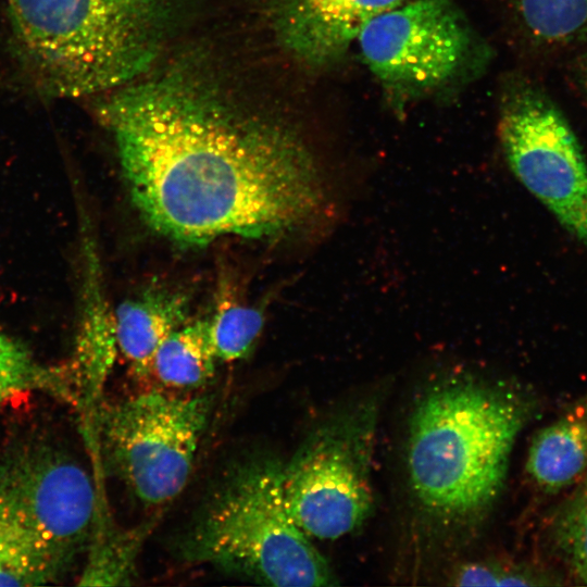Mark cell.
I'll use <instances>...</instances> for the list:
<instances>
[{
  "label": "cell",
  "instance_id": "obj_1",
  "mask_svg": "<svg viewBox=\"0 0 587 587\" xmlns=\"http://www.w3.org/2000/svg\"><path fill=\"white\" fill-rule=\"evenodd\" d=\"M107 93L98 117L134 205L164 238L277 239L323 213L324 178L299 135L208 79L178 68Z\"/></svg>",
  "mask_w": 587,
  "mask_h": 587
},
{
  "label": "cell",
  "instance_id": "obj_2",
  "mask_svg": "<svg viewBox=\"0 0 587 587\" xmlns=\"http://www.w3.org/2000/svg\"><path fill=\"white\" fill-rule=\"evenodd\" d=\"M536 411L520 387L473 378L440 383L410 421L411 489L432 516L465 523L489 509L503 488L515 440Z\"/></svg>",
  "mask_w": 587,
  "mask_h": 587
},
{
  "label": "cell",
  "instance_id": "obj_3",
  "mask_svg": "<svg viewBox=\"0 0 587 587\" xmlns=\"http://www.w3.org/2000/svg\"><path fill=\"white\" fill-rule=\"evenodd\" d=\"M14 46L46 95L82 98L134 82L157 55L147 9L115 0H8Z\"/></svg>",
  "mask_w": 587,
  "mask_h": 587
},
{
  "label": "cell",
  "instance_id": "obj_4",
  "mask_svg": "<svg viewBox=\"0 0 587 587\" xmlns=\"http://www.w3.org/2000/svg\"><path fill=\"white\" fill-rule=\"evenodd\" d=\"M280 467L268 458L235 466L184 534L183 558L263 585H336L326 559L287 510Z\"/></svg>",
  "mask_w": 587,
  "mask_h": 587
},
{
  "label": "cell",
  "instance_id": "obj_5",
  "mask_svg": "<svg viewBox=\"0 0 587 587\" xmlns=\"http://www.w3.org/2000/svg\"><path fill=\"white\" fill-rule=\"evenodd\" d=\"M377 416L374 400L349 405L311 433L282 464L287 510L310 538L338 539L369 517Z\"/></svg>",
  "mask_w": 587,
  "mask_h": 587
},
{
  "label": "cell",
  "instance_id": "obj_6",
  "mask_svg": "<svg viewBox=\"0 0 587 587\" xmlns=\"http://www.w3.org/2000/svg\"><path fill=\"white\" fill-rule=\"evenodd\" d=\"M211 408L209 396L159 391L102 405L97 449L140 502L164 504L189 479Z\"/></svg>",
  "mask_w": 587,
  "mask_h": 587
},
{
  "label": "cell",
  "instance_id": "obj_7",
  "mask_svg": "<svg viewBox=\"0 0 587 587\" xmlns=\"http://www.w3.org/2000/svg\"><path fill=\"white\" fill-rule=\"evenodd\" d=\"M357 40L398 103L457 82L478 57L475 34L453 0H408L370 21Z\"/></svg>",
  "mask_w": 587,
  "mask_h": 587
},
{
  "label": "cell",
  "instance_id": "obj_8",
  "mask_svg": "<svg viewBox=\"0 0 587 587\" xmlns=\"http://www.w3.org/2000/svg\"><path fill=\"white\" fill-rule=\"evenodd\" d=\"M0 508L72 569L102 514L98 491L79 462L49 439L33 437L0 458Z\"/></svg>",
  "mask_w": 587,
  "mask_h": 587
},
{
  "label": "cell",
  "instance_id": "obj_9",
  "mask_svg": "<svg viewBox=\"0 0 587 587\" xmlns=\"http://www.w3.org/2000/svg\"><path fill=\"white\" fill-rule=\"evenodd\" d=\"M498 135L522 184L587 246V163L562 113L527 85L501 101Z\"/></svg>",
  "mask_w": 587,
  "mask_h": 587
},
{
  "label": "cell",
  "instance_id": "obj_10",
  "mask_svg": "<svg viewBox=\"0 0 587 587\" xmlns=\"http://www.w3.org/2000/svg\"><path fill=\"white\" fill-rule=\"evenodd\" d=\"M408 0H279L278 35L290 52L322 65L341 58L364 26Z\"/></svg>",
  "mask_w": 587,
  "mask_h": 587
},
{
  "label": "cell",
  "instance_id": "obj_11",
  "mask_svg": "<svg viewBox=\"0 0 587 587\" xmlns=\"http://www.w3.org/2000/svg\"><path fill=\"white\" fill-rule=\"evenodd\" d=\"M84 304L73 359L66 369L72 403L83 415L86 433L97 425L103 387L118 352L114 315L101 284L99 263L87 245Z\"/></svg>",
  "mask_w": 587,
  "mask_h": 587
},
{
  "label": "cell",
  "instance_id": "obj_12",
  "mask_svg": "<svg viewBox=\"0 0 587 587\" xmlns=\"http://www.w3.org/2000/svg\"><path fill=\"white\" fill-rule=\"evenodd\" d=\"M526 471L548 494L571 488L587 471V390L536 433Z\"/></svg>",
  "mask_w": 587,
  "mask_h": 587
},
{
  "label": "cell",
  "instance_id": "obj_13",
  "mask_svg": "<svg viewBox=\"0 0 587 587\" xmlns=\"http://www.w3.org/2000/svg\"><path fill=\"white\" fill-rule=\"evenodd\" d=\"M188 299L182 292L149 289L113 311L117 350L138 376L151 374L165 338L187 322Z\"/></svg>",
  "mask_w": 587,
  "mask_h": 587
},
{
  "label": "cell",
  "instance_id": "obj_14",
  "mask_svg": "<svg viewBox=\"0 0 587 587\" xmlns=\"http://www.w3.org/2000/svg\"><path fill=\"white\" fill-rule=\"evenodd\" d=\"M209 319L186 322L161 344L151 373L165 386L190 389L214 376L217 363Z\"/></svg>",
  "mask_w": 587,
  "mask_h": 587
},
{
  "label": "cell",
  "instance_id": "obj_15",
  "mask_svg": "<svg viewBox=\"0 0 587 587\" xmlns=\"http://www.w3.org/2000/svg\"><path fill=\"white\" fill-rule=\"evenodd\" d=\"M68 571L30 532L0 508V586H37Z\"/></svg>",
  "mask_w": 587,
  "mask_h": 587
},
{
  "label": "cell",
  "instance_id": "obj_16",
  "mask_svg": "<svg viewBox=\"0 0 587 587\" xmlns=\"http://www.w3.org/2000/svg\"><path fill=\"white\" fill-rule=\"evenodd\" d=\"M149 525L134 529H116L103 513L98 520L85 552L86 561L78 585L121 586L132 583L135 563Z\"/></svg>",
  "mask_w": 587,
  "mask_h": 587
},
{
  "label": "cell",
  "instance_id": "obj_17",
  "mask_svg": "<svg viewBox=\"0 0 587 587\" xmlns=\"http://www.w3.org/2000/svg\"><path fill=\"white\" fill-rule=\"evenodd\" d=\"M548 523V544L565 578L587 586V471L571 487Z\"/></svg>",
  "mask_w": 587,
  "mask_h": 587
},
{
  "label": "cell",
  "instance_id": "obj_18",
  "mask_svg": "<svg viewBox=\"0 0 587 587\" xmlns=\"http://www.w3.org/2000/svg\"><path fill=\"white\" fill-rule=\"evenodd\" d=\"M524 29L548 45L587 39V0H512Z\"/></svg>",
  "mask_w": 587,
  "mask_h": 587
},
{
  "label": "cell",
  "instance_id": "obj_19",
  "mask_svg": "<svg viewBox=\"0 0 587 587\" xmlns=\"http://www.w3.org/2000/svg\"><path fill=\"white\" fill-rule=\"evenodd\" d=\"M261 308L247 305L223 295L209 319L210 333L218 361L234 362L247 357L264 325Z\"/></svg>",
  "mask_w": 587,
  "mask_h": 587
},
{
  "label": "cell",
  "instance_id": "obj_20",
  "mask_svg": "<svg viewBox=\"0 0 587 587\" xmlns=\"http://www.w3.org/2000/svg\"><path fill=\"white\" fill-rule=\"evenodd\" d=\"M563 576L547 570L501 561L471 562L453 575L459 586H554L562 585Z\"/></svg>",
  "mask_w": 587,
  "mask_h": 587
},
{
  "label": "cell",
  "instance_id": "obj_21",
  "mask_svg": "<svg viewBox=\"0 0 587 587\" xmlns=\"http://www.w3.org/2000/svg\"><path fill=\"white\" fill-rule=\"evenodd\" d=\"M120 4L132 9H148L151 0H115Z\"/></svg>",
  "mask_w": 587,
  "mask_h": 587
},
{
  "label": "cell",
  "instance_id": "obj_22",
  "mask_svg": "<svg viewBox=\"0 0 587 587\" xmlns=\"http://www.w3.org/2000/svg\"><path fill=\"white\" fill-rule=\"evenodd\" d=\"M585 85H586V88H587V68H586V72H585Z\"/></svg>",
  "mask_w": 587,
  "mask_h": 587
}]
</instances>
